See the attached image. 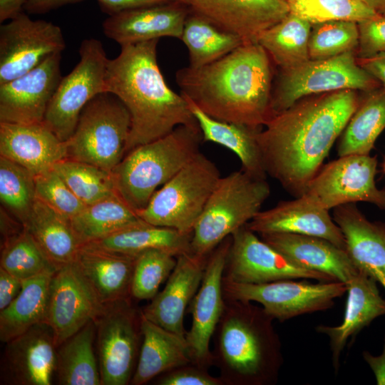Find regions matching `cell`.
Returning a JSON list of instances; mask_svg holds the SVG:
<instances>
[{"label":"cell","mask_w":385,"mask_h":385,"mask_svg":"<svg viewBox=\"0 0 385 385\" xmlns=\"http://www.w3.org/2000/svg\"><path fill=\"white\" fill-rule=\"evenodd\" d=\"M359 101L355 90H341L299 101L271 118L257 135L267 175L302 195Z\"/></svg>","instance_id":"obj_1"},{"label":"cell","mask_w":385,"mask_h":385,"mask_svg":"<svg viewBox=\"0 0 385 385\" xmlns=\"http://www.w3.org/2000/svg\"><path fill=\"white\" fill-rule=\"evenodd\" d=\"M270 58L258 43H244L210 64L178 70L175 81L209 116L260 129L272 117Z\"/></svg>","instance_id":"obj_2"},{"label":"cell","mask_w":385,"mask_h":385,"mask_svg":"<svg viewBox=\"0 0 385 385\" xmlns=\"http://www.w3.org/2000/svg\"><path fill=\"white\" fill-rule=\"evenodd\" d=\"M158 40L122 45L107 64L105 92L119 98L130 115L125 154L178 125H198L186 99L165 81L157 61Z\"/></svg>","instance_id":"obj_3"},{"label":"cell","mask_w":385,"mask_h":385,"mask_svg":"<svg viewBox=\"0 0 385 385\" xmlns=\"http://www.w3.org/2000/svg\"><path fill=\"white\" fill-rule=\"evenodd\" d=\"M212 335L213 365L224 385H273L284 362L274 319L252 302L226 299Z\"/></svg>","instance_id":"obj_4"},{"label":"cell","mask_w":385,"mask_h":385,"mask_svg":"<svg viewBox=\"0 0 385 385\" xmlns=\"http://www.w3.org/2000/svg\"><path fill=\"white\" fill-rule=\"evenodd\" d=\"M199 125L177 126L168 135L127 153L111 172L118 196L136 212L199 152Z\"/></svg>","instance_id":"obj_5"},{"label":"cell","mask_w":385,"mask_h":385,"mask_svg":"<svg viewBox=\"0 0 385 385\" xmlns=\"http://www.w3.org/2000/svg\"><path fill=\"white\" fill-rule=\"evenodd\" d=\"M270 194L266 179L253 177L242 169L221 176L194 226L191 252L208 256L257 215Z\"/></svg>","instance_id":"obj_6"},{"label":"cell","mask_w":385,"mask_h":385,"mask_svg":"<svg viewBox=\"0 0 385 385\" xmlns=\"http://www.w3.org/2000/svg\"><path fill=\"white\" fill-rule=\"evenodd\" d=\"M220 177L216 165L200 151L137 214L150 225L192 234Z\"/></svg>","instance_id":"obj_7"},{"label":"cell","mask_w":385,"mask_h":385,"mask_svg":"<svg viewBox=\"0 0 385 385\" xmlns=\"http://www.w3.org/2000/svg\"><path fill=\"white\" fill-rule=\"evenodd\" d=\"M130 125V115L119 98L108 92L97 95L83 108L66 142L67 158L111 173L125 156Z\"/></svg>","instance_id":"obj_8"},{"label":"cell","mask_w":385,"mask_h":385,"mask_svg":"<svg viewBox=\"0 0 385 385\" xmlns=\"http://www.w3.org/2000/svg\"><path fill=\"white\" fill-rule=\"evenodd\" d=\"M379 86V82L359 66L354 51L327 59H309L290 68L282 69L277 88L272 94V117L312 94L341 90L369 92Z\"/></svg>","instance_id":"obj_9"},{"label":"cell","mask_w":385,"mask_h":385,"mask_svg":"<svg viewBox=\"0 0 385 385\" xmlns=\"http://www.w3.org/2000/svg\"><path fill=\"white\" fill-rule=\"evenodd\" d=\"M226 299L260 303L274 319L294 317L331 309L335 299L346 292L340 281L312 283L307 279H285L262 284L241 283L222 277Z\"/></svg>","instance_id":"obj_10"},{"label":"cell","mask_w":385,"mask_h":385,"mask_svg":"<svg viewBox=\"0 0 385 385\" xmlns=\"http://www.w3.org/2000/svg\"><path fill=\"white\" fill-rule=\"evenodd\" d=\"M132 297L105 305L95 321L101 385H126L133 376L141 344V311Z\"/></svg>","instance_id":"obj_11"},{"label":"cell","mask_w":385,"mask_h":385,"mask_svg":"<svg viewBox=\"0 0 385 385\" xmlns=\"http://www.w3.org/2000/svg\"><path fill=\"white\" fill-rule=\"evenodd\" d=\"M79 54L77 65L62 77L43 122L63 142H66L73 135L85 106L105 92L109 59L101 42L95 38L83 40Z\"/></svg>","instance_id":"obj_12"},{"label":"cell","mask_w":385,"mask_h":385,"mask_svg":"<svg viewBox=\"0 0 385 385\" xmlns=\"http://www.w3.org/2000/svg\"><path fill=\"white\" fill-rule=\"evenodd\" d=\"M377 159L369 155L340 156L322 167L302 197L329 210L342 205L366 202L385 210V190L375 181Z\"/></svg>","instance_id":"obj_13"},{"label":"cell","mask_w":385,"mask_h":385,"mask_svg":"<svg viewBox=\"0 0 385 385\" xmlns=\"http://www.w3.org/2000/svg\"><path fill=\"white\" fill-rule=\"evenodd\" d=\"M223 277L241 283L262 284L285 279L337 281L327 274L301 267L258 237L246 225L235 231Z\"/></svg>","instance_id":"obj_14"},{"label":"cell","mask_w":385,"mask_h":385,"mask_svg":"<svg viewBox=\"0 0 385 385\" xmlns=\"http://www.w3.org/2000/svg\"><path fill=\"white\" fill-rule=\"evenodd\" d=\"M65 47L59 26L19 13L0 26V85L28 73Z\"/></svg>","instance_id":"obj_15"},{"label":"cell","mask_w":385,"mask_h":385,"mask_svg":"<svg viewBox=\"0 0 385 385\" xmlns=\"http://www.w3.org/2000/svg\"><path fill=\"white\" fill-rule=\"evenodd\" d=\"M231 241L227 237L209 255L200 287L188 307L192 324L185 339L192 364L207 369L213 365L210 344L225 308L222 277Z\"/></svg>","instance_id":"obj_16"},{"label":"cell","mask_w":385,"mask_h":385,"mask_svg":"<svg viewBox=\"0 0 385 385\" xmlns=\"http://www.w3.org/2000/svg\"><path fill=\"white\" fill-rule=\"evenodd\" d=\"M104 307L73 261L60 267L51 280L45 319L53 330L56 347L95 322Z\"/></svg>","instance_id":"obj_17"},{"label":"cell","mask_w":385,"mask_h":385,"mask_svg":"<svg viewBox=\"0 0 385 385\" xmlns=\"http://www.w3.org/2000/svg\"><path fill=\"white\" fill-rule=\"evenodd\" d=\"M61 61V53H53L28 73L0 85V123L43 122L62 78Z\"/></svg>","instance_id":"obj_18"},{"label":"cell","mask_w":385,"mask_h":385,"mask_svg":"<svg viewBox=\"0 0 385 385\" xmlns=\"http://www.w3.org/2000/svg\"><path fill=\"white\" fill-rule=\"evenodd\" d=\"M56 346L51 327L40 322L6 343L1 384L51 385L56 376Z\"/></svg>","instance_id":"obj_19"},{"label":"cell","mask_w":385,"mask_h":385,"mask_svg":"<svg viewBox=\"0 0 385 385\" xmlns=\"http://www.w3.org/2000/svg\"><path fill=\"white\" fill-rule=\"evenodd\" d=\"M208 256L192 252L178 256L165 287L140 309L142 315L163 328L185 337L184 315L200 287Z\"/></svg>","instance_id":"obj_20"},{"label":"cell","mask_w":385,"mask_h":385,"mask_svg":"<svg viewBox=\"0 0 385 385\" xmlns=\"http://www.w3.org/2000/svg\"><path fill=\"white\" fill-rule=\"evenodd\" d=\"M194 12L247 42L289 13L286 0H190Z\"/></svg>","instance_id":"obj_21"},{"label":"cell","mask_w":385,"mask_h":385,"mask_svg":"<svg viewBox=\"0 0 385 385\" xmlns=\"http://www.w3.org/2000/svg\"><path fill=\"white\" fill-rule=\"evenodd\" d=\"M190 6L172 0L109 16L103 23L104 34L120 46L162 37L180 39Z\"/></svg>","instance_id":"obj_22"},{"label":"cell","mask_w":385,"mask_h":385,"mask_svg":"<svg viewBox=\"0 0 385 385\" xmlns=\"http://www.w3.org/2000/svg\"><path fill=\"white\" fill-rule=\"evenodd\" d=\"M247 226L259 235L292 233L316 236L346 250L344 235L329 211L309 203L302 196L260 210Z\"/></svg>","instance_id":"obj_23"},{"label":"cell","mask_w":385,"mask_h":385,"mask_svg":"<svg viewBox=\"0 0 385 385\" xmlns=\"http://www.w3.org/2000/svg\"><path fill=\"white\" fill-rule=\"evenodd\" d=\"M332 217L353 263L385 291V222L368 220L355 203L334 207Z\"/></svg>","instance_id":"obj_24"},{"label":"cell","mask_w":385,"mask_h":385,"mask_svg":"<svg viewBox=\"0 0 385 385\" xmlns=\"http://www.w3.org/2000/svg\"><path fill=\"white\" fill-rule=\"evenodd\" d=\"M345 284L348 296L342 322L337 326L319 324L315 328L329 338L335 372L339 369L341 354L349 339L376 318L385 315V299L373 278L359 270Z\"/></svg>","instance_id":"obj_25"},{"label":"cell","mask_w":385,"mask_h":385,"mask_svg":"<svg viewBox=\"0 0 385 385\" xmlns=\"http://www.w3.org/2000/svg\"><path fill=\"white\" fill-rule=\"evenodd\" d=\"M0 156L37 175L53 169L68 154L66 142L43 123H0Z\"/></svg>","instance_id":"obj_26"},{"label":"cell","mask_w":385,"mask_h":385,"mask_svg":"<svg viewBox=\"0 0 385 385\" xmlns=\"http://www.w3.org/2000/svg\"><path fill=\"white\" fill-rule=\"evenodd\" d=\"M260 236L298 266L327 274L337 281L346 284L359 270L346 250L326 239L292 233Z\"/></svg>","instance_id":"obj_27"},{"label":"cell","mask_w":385,"mask_h":385,"mask_svg":"<svg viewBox=\"0 0 385 385\" xmlns=\"http://www.w3.org/2000/svg\"><path fill=\"white\" fill-rule=\"evenodd\" d=\"M135 256L88 245L79 249L73 262L104 305L131 297Z\"/></svg>","instance_id":"obj_28"},{"label":"cell","mask_w":385,"mask_h":385,"mask_svg":"<svg viewBox=\"0 0 385 385\" xmlns=\"http://www.w3.org/2000/svg\"><path fill=\"white\" fill-rule=\"evenodd\" d=\"M140 328L141 346L130 384H145L157 376L192 364L185 337L153 323L142 314Z\"/></svg>","instance_id":"obj_29"},{"label":"cell","mask_w":385,"mask_h":385,"mask_svg":"<svg viewBox=\"0 0 385 385\" xmlns=\"http://www.w3.org/2000/svg\"><path fill=\"white\" fill-rule=\"evenodd\" d=\"M184 98L197 122L203 141L212 142L229 149L240 159L242 170L255 178H267L257 138L261 129L215 119L192 101Z\"/></svg>","instance_id":"obj_30"},{"label":"cell","mask_w":385,"mask_h":385,"mask_svg":"<svg viewBox=\"0 0 385 385\" xmlns=\"http://www.w3.org/2000/svg\"><path fill=\"white\" fill-rule=\"evenodd\" d=\"M191 239L192 234L144 222L84 245L131 256L158 250L178 257L191 252Z\"/></svg>","instance_id":"obj_31"},{"label":"cell","mask_w":385,"mask_h":385,"mask_svg":"<svg viewBox=\"0 0 385 385\" xmlns=\"http://www.w3.org/2000/svg\"><path fill=\"white\" fill-rule=\"evenodd\" d=\"M24 227L58 267L73 262L81 247L70 220L37 197Z\"/></svg>","instance_id":"obj_32"},{"label":"cell","mask_w":385,"mask_h":385,"mask_svg":"<svg viewBox=\"0 0 385 385\" xmlns=\"http://www.w3.org/2000/svg\"><path fill=\"white\" fill-rule=\"evenodd\" d=\"M96 325L90 322L56 348V378L61 385H101L94 350Z\"/></svg>","instance_id":"obj_33"},{"label":"cell","mask_w":385,"mask_h":385,"mask_svg":"<svg viewBox=\"0 0 385 385\" xmlns=\"http://www.w3.org/2000/svg\"><path fill=\"white\" fill-rule=\"evenodd\" d=\"M46 272L23 281L21 292L0 311V340L6 343L33 326L45 322L51 280Z\"/></svg>","instance_id":"obj_34"},{"label":"cell","mask_w":385,"mask_h":385,"mask_svg":"<svg viewBox=\"0 0 385 385\" xmlns=\"http://www.w3.org/2000/svg\"><path fill=\"white\" fill-rule=\"evenodd\" d=\"M70 221L81 246L145 222L118 194L87 205Z\"/></svg>","instance_id":"obj_35"},{"label":"cell","mask_w":385,"mask_h":385,"mask_svg":"<svg viewBox=\"0 0 385 385\" xmlns=\"http://www.w3.org/2000/svg\"><path fill=\"white\" fill-rule=\"evenodd\" d=\"M385 128V89L376 88L361 101L339 140L338 155H369Z\"/></svg>","instance_id":"obj_36"},{"label":"cell","mask_w":385,"mask_h":385,"mask_svg":"<svg viewBox=\"0 0 385 385\" xmlns=\"http://www.w3.org/2000/svg\"><path fill=\"white\" fill-rule=\"evenodd\" d=\"M180 40L189 53V67L210 64L230 53L244 41L191 10L188 15Z\"/></svg>","instance_id":"obj_37"},{"label":"cell","mask_w":385,"mask_h":385,"mask_svg":"<svg viewBox=\"0 0 385 385\" xmlns=\"http://www.w3.org/2000/svg\"><path fill=\"white\" fill-rule=\"evenodd\" d=\"M311 29L310 23L289 12L262 32L257 43L282 69L290 68L310 59L308 43Z\"/></svg>","instance_id":"obj_38"},{"label":"cell","mask_w":385,"mask_h":385,"mask_svg":"<svg viewBox=\"0 0 385 385\" xmlns=\"http://www.w3.org/2000/svg\"><path fill=\"white\" fill-rule=\"evenodd\" d=\"M0 267L22 281L59 268L25 227L1 242Z\"/></svg>","instance_id":"obj_39"},{"label":"cell","mask_w":385,"mask_h":385,"mask_svg":"<svg viewBox=\"0 0 385 385\" xmlns=\"http://www.w3.org/2000/svg\"><path fill=\"white\" fill-rule=\"evenodd\" d=\"M36 200L35 175L21 165L0 156L1 206L24 226Z\"/></svg>","instance_id":"obj_40"},{"label":"cell","mask_w":385,"mask_h":385,"mask_svg":"<svg viewBox=\"0 0 385 385\" xmlns=\"http://www.w3.org/2000/svg\"><path fill=\"white\" fill-rule=\"evenodd\" d=\"M53 169L86 205L117 194L112 173L92 164L66 158Z\"/></svg>","instance_id":"obj_41"},{"label":"cell","mask_w":385,"mask_h":385,"mask_svg":"<svg viewBox=\"0 0 385 385\" xmlns=\"http://www.w3.org/2000/svg\"><path fill=\"white\" fill-rule=\"evenodd\" d=\"M289 12L312 25L331 21L361 22L376 16L361 0H289Z\"/></svg>","instance_id":"obj_42"},{"label":"cell","mask_w":385,"mask_h":385,"mask_svg":"<svg viewBox=\"0 0 385 385\" xmlns=\"http://www.w3.org/2000/svg\"><path fill=\"white\" fill-rule=\"evenodd\" d=\"M177 257L158 250H149L135 256L130 295L138 300L152 299L161 284L169 277Z\"/></svg>","instance_id":"obj_43"},{"label":"cell","mask_w":385,"mask_h":385,"mask_svg":"<svg viewBox=\"0 0 385 385\" xmlns=\"http://www.w3.org/2000/svg\"><path fill=\"white\" fill-rule=\"evenodd\" d=\"M358 45L356 22L338 21L312 25L308 43L310 59H327L354 51Z\"/></svg>","instance_id":"obj_44"},{"label":"cell","mask_w":385,"mask_h":385,"mask_svg":"<svg viewBox=\"0 0 385 385\" xmlns=\"http://www.w3.org/2000/svg\"><path fill=\"white\" fill-rule=\"evenodd\" d=\"M35 185L36 197L69 220L87 206L53 168L35 175Z\"/></svg>","instance_id":"obj_45"},{"label":"cell","mask_w":385,"mask_h":385,"mask_svg":"<svg viewBox=\"0 0 385 385\" xmlns=\"http://www.w3.org/2000/svg\"><path fill=\"white\" fill-rule=\"evenodd\" d=\"M359 58L385 53V16L379 14L357 23Z\"/></svg>","instance_id":"obj_46"},{"label":"cell","mask_w":385,"mask_h":385,"mask_svg":"<svg viewBox=\"0 0 385 385\" xmlns=\"http://www.w3.org/2000/svg\"><path fill=\"white\" fill-rule=\"evenodd\" d=\"M158 385H224L221 379L194 364L184 365L160 375Z\"/></svg>","instance_id":"obj_47"},{"label":"cell","mask_w":385,"mask_h":385,"mask_svg":"<svg viewBox=\"0 0 385 385\" xmlns=\"http://www.w3.org/2000/svg\"><path fill=\"white\" fill-rule=\"evenodd\" d=\"M22 286L21 279L0 267V311L17 297Z\"/></svg>","instance_id":"obj_48"},{"label":"cell","mask_w":385,"mask_h":385,"mask_svg":"<svg viewBox=\"0 0 385 385\" xmlns=\"http://www.w3.org/2000/svg\"><path fill=\"white\" fill-rule=\"evenodd\" d=\"M101 9L109 16L126 11L160 4L172 0H96Z\"/></svg>","instance_id":"obj_49"},{"label":"cell","mask_w":385,"mask_h":385,"mask_svg":"<svg viewBox=\"0 0 385 385\" xmlns=\"http://www.w3.org/2000/svg\"><path fill=\"white\" fill-rule=\"evenodd\" d=\"M359 66L377 80L385 89V53L359 58Z\"/></svg>","instance_id":"obj_50"},{"label":"cell","mask_w":385,"mask_h":385,"mask_svg":"<svg viewBox=\"0 0 385 385\" xmlns=\"http://www.w3.org/2000/svg\"><path fill=\"white\" fill-rule=\"evenodd\" d=\"M84 0H26L23 9L31 14H45L63 6Z\"/></svg>","instance_id":"obj_51"},{"label":"cell","mask_w":385,"mask_h":385,"mask_svg":"<svg viewBox=\"0 0 385 385\" xmlns=\"http://www.w3.org/2000/svg\"><path fill=\"white\" fill-rule=\"evenodd\" d=\"M364 360L372 370L376 384L385 385V336L384 339L383 350L380 355L374 356L367 351L362 352Z\"/></svg>","instance_id":"obj_52"},{"label":"cell","mask_w":385,"mask_h":385,"mask_svg":"<svg viewBox=\"0 0 385 385\" xmlns=\"http://www.w3.org/2000/svg\"><path fill=\"white\" fill-rule=\"evenodd\" d=\"M26 0H0V21L11 19L22 11Z\"/></svg>","instance_id":"obj_53"},{"label":"cell","mask_w":385,"mask_h":385,"mask_svg":"<svg viewBox=\"0 0 385 385\" xmlns=\"http://www.w3.org/2000/svg\"><path fill=\"white\" fill-rule=\"evenodd\" d=\"M377 14L385 16V0H361Z\"/></svg>","instance_id":"obj_54"},{"label":"cell","mask_w":385,"mask_h":385,"mask_svg":"<svg viewBox=\"0 0 385 385\" xmlns=\"http://www.w3.org/2000/svg\"><path fill=\"white\" fill-rule=\"evenodd\" d=\"M175 1H180L188 6H190V0H175Z\"/></svg>","instance_id":"obj_55"},{"label":"cell","mask_w":385,"mask_h":385,"mask_svg":"<svg viewBox=\"0 0 385 385\" xmlns=\"http://www.w3.org/2000/svg\"><path fill=\"white\" fill-rule=\"evenodd\" d=\"M383 169H384V171L385 173V159H384V164H383Z\"/></svg>","instance_id":"obj_56"},{"label":"cell","mask_w":385,"mask_h":385,"mask_svg":"<svg viewBox=\"0 0 385 385\" xmlns=\"http://www.w3.org/2000/svg\"><path fill=\"white\" fill-rule=\"evenodd\" d=\"M286 1H289V0H286Z\"/></svg>","instance_id":"obj_57"}]
</instances>
